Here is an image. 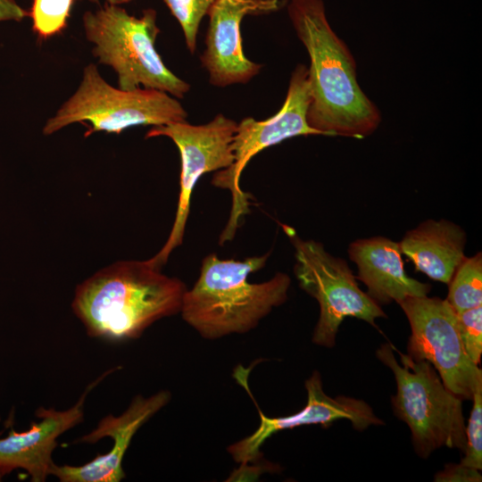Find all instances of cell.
<instances>
[{
	"label": "cell",
	"mask_w": 482,
	"mask_h": 482,
	"mask_svg": "<svg viewBox=\"0 0 482 482\" xmlns=\"http://www.w3.org/2000/svg\"><path fill=\"white\" fill-rule=\"evenodd\" d=\"M287 12L310 57L309 126L320 135L363 138L379 126L381 114L361 88L356 64L330 27L322 0H290Z\"/></svg>",
	"instance_id": "obj_1"
},
{
	"label": "cell",
	"mask_w": 482,
	"mask_h": 482,
	"mask_svg": "<svg viewBox=\"0 0 482 482\" xmlns=\"http://www.w3.org/2000/svg\"><path fill=\"white\" fill-rule=\"evenodd\" d=\"M187 287L146 261H120L76 287L71 308L91 337H139L155 321L180 312Z\"/></svg>",
	"instance_id": "obj_2"
},
{
	"label": "cell",
	"mask_w": 482,
	"mask_h": 482,
	"mask_svg": "<svg viewBox=\"0 0 482 482\" xmlns=\"http://www.w3.org/2000/svg\"><path fill=\"white\" fill-rule=\"evenodd\" d=\"M270 253L243 261L204 257L198 279L184 294L183 320L204 338L216 339L254 328L273 308L287 298L288 275L278 272L270 280L251 283V273L264 267Z\"/></svg>",
	"instance_id": "obj_3"
},
{
	"label": "cell",
	"mask_w": 482,
	"mask_h": 482,
	"mask_svg": "<svg viewBox=\"0 0 482 482\" xmlns=\"http://www.w3.org/2000/svg\"><path fill=\"white\" fill-rule=\"evenodd\" d=\"M156 21L154 9H145L137 17L120 5L107 3L82 16L85 36L93 44V55L113 69L118 87L133 90L141 86L182 98L190 87L170 71L156 51L160 33Z\"/></svg>",
	"instance_id": "obj_4"
},
{
	"label": "cell",
	"mask_w": 482,
	"mask_h": 482,
	"mask_svg": "<svg viewBox=\"0 0 482 482\" xmlns=\"http://www.w3.org/2000/svg\"><path fill=\"white\" fill-rule=\"evenodd\" d=\"M397 352L401 364L389 344L382 345L377 356L395 375L393 410L410 428L416 453L427 458L442 446L464 449L461 399L445 386L428 362Z\"/></svg>",
	"instance_id": "obj_5"
},
{
	"label": "cell",
	"mask_w": 482,
	"mask_h": 482,
	"mask_svg": "<svg viewBox=\"0 0 482 482\" xmlns=\"http://www.w3.org/2000/svg\"><path fill=\"white\" fill-rule=\"evenodd\" d=\"M187 115L170 94L144 87H114L103 79L94 63H89L83 70L77 90L46 120L43 134L52 135L73 123L87 128L85 137L96 132L120 134L136 126L184 121Z\"/></svg>",
	"instance_id": "obj_6"
},
{
	"label": "cell",
	"mask_w": 482,
	"mask_h": 482,
	"mask_svg": "<svg viewBox=\"0 0 482 482\" xmlns=\"http://www.w3.org/2000/svg\"><path fill=\"white\" fill-rule=\"evenodd\" d=\"M295 248L294 273L300 287L320 305V318L312 342L332 347L341 322L354 317L375 325L385 312L368 294L360 289L345 261L328 253L323 245L302 239L295 229L281 225Z\"/></svg>",
	"instance_id": "obj_7"
},
{
	"label": "cell",
	"mask_w": 482,
	"mask_h": 482,
	"mask_svg": "<svg viewBox=\"0 0 482 482\" xmlns=\"http://www.w3.org/2000/svg\"><path fill=\"white\" fill-rule=\"evenodd\" d=\"M311 101L308 68L298 64L290 79L286 100L280 110L265 120L252 117L237 124L232 141L234 162L212 178L214 187L229 189L232 205L229 220L220 237V245L231 241L245 215L250 212V197L240 187V177L247 162L258 153L296 136L320 135L307 122Z\"/></svg>",
	"instance_id": "obj_8"
},
{
	"label": "cell",
	"mask_w": 482,
	"mask_h": 482,
	"mask_svg": "<svg viewBox=\"0 0 482 482\" xmlns=\"http://www.w3.org/2000/svg\"><path fill=\"white\" fill-rule=\"evenodd\" d=\"M237 128L233 120L218 114L210 122L191 125L186 120L150 129L145 138L167 137L179 150L181 160L180 189L176 216L168 239L153 257L146 260L161 269L171 252L183 242L194 187L202 175L227 169L234 162L232 141Z\"/></svg>",
	"instance_id": "obj_9"
},
{
	"label": "cell",
	"mask_w": 482,
	"mask_h": 482,
	"mask_svg": "<svg viewBox=\"0 0 482 482\" xmlns=\"http://www.w3.org/2000/svg\"><path fill=\"white\" fill-rule=\"evenodd\" d=\"M411 329L407 349L414 360L432 364L445 386L461 399H472L482 371L466 353L457 313L438 297L408 296L398 302Z\"/></svg>",
	"instance_id": "obj_10"
},
{
	"label": "cell",
	"mask_w": 482,
	"mask_h": 482,
	"mask_svg": "<svg viewBox=\"0 0 482 482\" xmlns=\"http://www.w3.org/2000/svg\"><path fill=\"white\" fill-rule=\"evenodd\" d=\"M287 0H216L210 8L205 49L201 56L210 83L217 87L246 83L262 65L244 54L241 22L246 15L277 12Z\"/></svg>",
	"instance_id": "obj_11"
},
{
	"label": "cell",
	"mask_w": 482,
	"mask_h": 482,
	"mask_svg": "<svg viewBox=\"0 0 482 482\" xmlns=\"http://www.w3.org/2000/svg\"><path fill=\"white\" fill-rule=\"evenodd\" d=\"M170 400V393L160 391L149 397L137 395L120 416L109 414L96 428L78 442L95 444L110 437L113 444L109 452L96 456L80 466L53 464L50 475L62 482H120L125 478L122 461L137 431Z\"/></svg>",
	"instance_id": "obj_12"
},
{
	"label": "cell",
	"mask_w": 482,
	"mask_h": 482,
	"mask_svg": "<svg viewBox=\"0 0 482 482\" xmlns=\"http://www.w3.org/2000/svg\"><path fill=\"white\" fill-rule=\"evenodd\" d=\"M307 403L298 412L278 418L265 416L260 412V425L249 436L231 445L228 452L233 459L245 466L254 461L261 454L260 449L264 442L275 433L304 425H322L328 427L340 419L349 420L358 430L370 425L383 424L364 401L346 396L332 398L325 394L320 375L314 371L305 381Z\"/></svg>",
	"instance_id": "obj_13"
},
{
	"label": "cell",
	"mask_w": 482,
	"mask_h": 482,
	"mask_svg": "<svg viewBox=\"0 0 482 482\" xmlns=\"http://www.w3.org/2000/svg\"><path fill=\"white\" fill-rule=\"evenodd\" d=\"M110 370L90 384L75 405L65 411L39 407L36 416L40 420L31 423L22 432L12 430L0 438V472L3 476L16 469L25 470L33 482H43L50 475L54 463L52 453L57 438L83 421L86 396Z\"/></svg>",
	"instance_id": "obj_14"
},
{
	"label": "cell",
	"mask_w": 482,
	"mask_h": 482,
	"mask_svg": "<svg viewBox=\"0 0 482 482\" xmlns=\"http://www.w3.org/2000/svg\"><path fill=\"white\" fill-rule=\"evenodd\" d=\"M348 253L358 267L357 278L376 303H398L408 296H425L430 290L428 284L406 274L397 242L383 237L359 239L350 245Z\"/></svg>",
	"instance_id": "obj_15"
},
{
	"label": "cell",
	"mask_w": 482,
	"mask_h": 482,
	"mask_svg": "<svg viewBox=\"0 0 482 482\" xmlns=\"http://www.w3.org/2000/svg\"><path fill=\"white\" fill-rule=\"evenodd\" d=\"M465 243L466 235L459 226L445 220H428L408 231L399 245L416 270L448 284L465 258Z\"/></svg>",
	"instance_id": "obj_16"
},
{
	"label": "cell",
	"mask_w": 482,
	"mask_h": 482,
	"mask_svg": "<svg viewBox=\"0 0 482 482\" xmlns=\"http://www.w3.org/2000/svg\"><path fill=\"white\" fill-rule=\"evenodd\" d=\"M448 284L446 301L456 312L482 305L481 253L465 257Z\"/></svg>",
	"instance_id": "obj_17"
},
{
	"label": "cell",
	"mask_w": 482,
	"mask_h": 482,
	"mask_svg": "<svg viewBox=\"0 0 482 482\" xmlns=\"http://www.w3.org/2000/svg\"><path fill=\"white\" fill-rule=\"evenodd\" d=\"M74 0H33L29 16L32 30L40 39L60 34L66 27Z\"/></svg>",
	"instance_id": "obj_18"
},
{
	"label": "cell",
	"mask_w": 482,
	"mask_h": 482,
	"mask_svg": "<svg viewBox=\"0 0 482 482\" xmlns=\"http://www.w3.org/2000/svg\"><path fill=\"white\" fill-rule=\"evenodd\" d=\"M179 21L188 50L193 54L202 19L216 0H163Z\"/></svg>",
	"instance_id": "obj_19"
},
{
	"label": "cell",
	"mask_w": 482,
	"mask_h": 482,
	"mask_svg": "<svg viewBox=\"0 0 482 482\" xmlns=\"http://www.w3.org/2000/svg\"><path fill=\"white\" fill-rule=\"evenodd\" d=\"M473 406L465 429V455L461 463L478 470L482 469V383L474 391Z\"/></svg>",
	"instance_id": "obj_20"
},
{
	"label": "cell",
	"mask_w": 482,
	"mask_h": 482,
	"mask_svg": "<svg viewBox=\"0 0 482 482\" xmlns=\"http://www.w3.org/2000/svg\"><path fill=\"white\" fill-rule=\"evenodd\" d=\"M457 313V326L469 358L477 365L482 353V305Z\"/></svg>",
	"instance_id": "obj_21"
},
{
	"label": "cell",
	"mask_w": 482,
	"mask_h": 482,
	"mask_svg": "<svg viewBox=\"0 0 482 482\" xmlns=\"http://www.w3.org/2000/svg\"><path fill=\"white\" fill-rule=\"evenodd\" d=\"M440 482H478L481 481L479 470L460 464H447L445 469L435 477Z\"/></svg>",
	"instance_id": "obj_22"
},
{
	"label": "cell",
	"mask_w": 482,
	"mask_h": 482,
	"mask_svg": "<svg viewBox=\"0 0 482 482\" xmlns=\"http://www.w3.org/2000/svg\"><path fill=\"white\" fill-rule=\"evenodd\" d=\"M29 16V11L23 9L16 0H0V22L21 21Z\"/></svg>",
	"instance_id": "obj_23"
},
{
	"label": "cell",
	"mask_w": 482,
	"mask_h": 482,
	"mask_svg": "<svg viewBox=\"0 0 482 482\" xmlns=\"http://www.w3.org/2000/svg\"><path fill=\"white\" fill-rule=\"evenodd\" d=\"M129 1L131 0H105L107 4L113 5H120L122 4L129 3Z\"/></svg>",
	"instance_id": "obj_24"
},
{
	"label": "cell",
	"mask_w": 482,
	"mask_h": 482,
	"mask_svg": "<svg viewBox=\"0 0 482 482\" xmlns=\"http://www.w3.org/2000/svg\"><path fill=\"white\" fill-rule=\"evenodd\" d=\"M93 4H99V0H89Z\"/></svg>",
	"instance_id": "obj_25"
},
{
	"label": "cell",
	"mask_w": 482,
	"mask_h": 482,
	"mask_svg": "<svg viewBox=\"0 0 482 482\" xmlns=\"http://www.w3.org/2000/svg\"><path fill=\"white\" fill-rule=\"evenodd\" d=\"M2 478H3V475H2V473L0 472V480H1Z\"/></svg>",
	"instance_id": "obj_26"
}]
</instances>
